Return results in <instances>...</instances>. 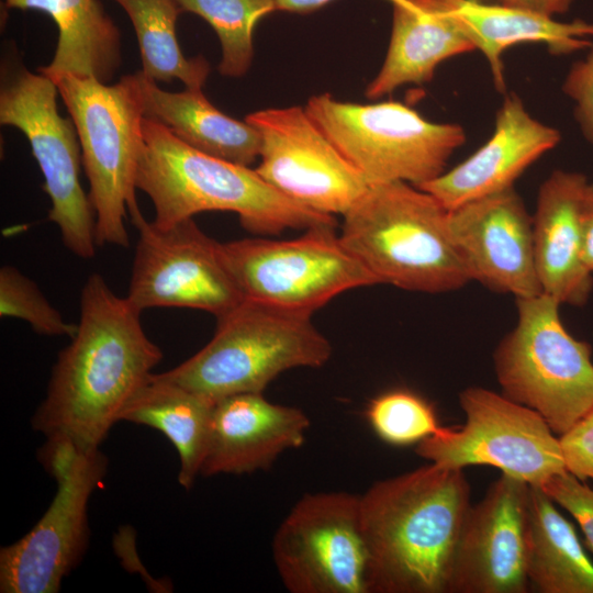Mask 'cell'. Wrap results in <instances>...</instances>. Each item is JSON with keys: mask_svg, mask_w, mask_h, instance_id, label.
<instances>
[{"mask_svg": "<svg viewBox=\"0 0 593 593\" xmlns=\"http://www.w3.org/2000/svg\"><path fill=\"white\" fill-rule=\"evenodd\" d=\"M141 313L100 273L87 278L77 331L59 351L46 395L31 419L47 443L78 451L100 449L123 407L163 359L143 329Z\"/></svg>", "mask_w": 593, "mask_h": 593, "instance_id": "cell-1", "label": "cell"}, {"mask_svg": "<svg viewBox=\"0 0 593 593\" xmlns=\"http://www.w3.org/2000/svg\"><path fill=\"white\" fill-rule=\"evenodd\" d=\"M470 506L463 469L429 462L374 482L360 495L370 593H448Z\"/></svg>", "mask_w": 593, "mask_h": 593, "instance_id": "cell-2", "label": "cell"}, {"mask_svg": "<svg viewBox=\"0 0 593 593\" xmlns=\"http://www.w3.org/2000/svg\"><path fill=\"white\" fill-rule=\"evenodd\" d=\"M142 126L135 187L152 200L156 226L205 211L234 212L243 227L257 234L336 225L334 215L287 198L249 166L197 150L153 120L144 118Z\"/></svg>", "mask_w": 593, "mask_h": 593, "instance_id": "cell-3", "label": "cell"}, {"mask_svg": "<svg viewBox=\"0 0 593 593\" xmlns=\"http://www.w3.org/2000/svg\"><path fill=\"white\" fill-rule=\"evenodd\" d=\"M449 211L404 181L377 182L343 214L339 238L378 280L441 293L471 281L449 231Z\"/></svg>", "mask_w": 593, "mask_h": 593, "instance_id": "cell-4", "label": "cell"}, {"mask_svg": "<svg viewBox=\"0 0 593 593\" xmlns=\"http://www.w3.org/2000/svg\"><path fill=\"white\" fill-rule=\"evenodd\" d=\"M311 315L244 299L216 318L214 335L203 348L157 374L214 401L262 393L287 370L320 368L329 360L332 345Z\"/></svg>", "mask_w": 593, "mask_h": 593, "instance_id": "cell-5", "label": "cell"}, {"mask_svg": "<svg viewBox=\"0 0 593 593\" xmlns=\"http://www.w3.org/2000/svg\"><path fill=\"white\" fill-rule=\"evenodd\" d=\"M55 83L78 133L97 246L127 247L125 217L137 203L135 176L143 146L136 75H124L113 85L77 76H64Z\"/></svg>", "mask_w": 593, "mask_h": 593, "instance_id": "cell-6", "label": "cell"}, {"mask_svg": "<svg viewBox=\"0 0 593 593\" xmlns=\"http://www.w3.org/2000/svg\"><path fill=\"white\" fill-rule=\"evenodd\" d=\"M560 305L545 293L516 299V325L493 354L503 394L536 411L557 436L593 405L592 348L566 329Z\"/></svg>", "mask_w": 593, "mask_h": 593, "instance_id": "cell-7", "label": "cell"}, {"mask_svg": "<svg viewBox=\"0 0 593 593\" xmlns=\"http://www.w3.org/2000/svg\"><path fill=\"white\" fill-rule=\"evenodd\" d=\"M304 108L369 184L430 181L466 142L461 125L427 121L396 101L358 104L325 92L311 97Z\"/></svg>", "mask_w": 593, "mask_h": 593, "instance_id": "cell-8", "label": "cell"}, {"mask_svg": "<svg viewBox=\"0 0 593 593\" xmlns=\"http://www.w3.org/2000/svg\"><path fill=\"white\" fill-rule=\"evenodd\" d=\"M56 83L26 69L12 49L1 61L0 123L19 128L27 138L44 176L52 206L48 220L57 225L65 247L90 259L96 254V214L80 184L81 146L72 119L57 109Z\"/></svg>", "mask_w": 593, "mask_h": 593, "instance_id": "cell-9", "label": "cell"}, {"mask_svg": "<svg viewBox=\"0 0 593 593\" xmlns=\"http://www.w3.org/2000/svg\"><path fill=\"white\" fill-rule=\"evenodd\" d=\"M335 226L310 227L288 240L221 243V254L245 299L312 314L344 291L379 283Z\"/></svg>", "mask_w": 593, "mask_h": 593, "instance_id": "cell-10", "label": "cell"}, {"mask_svg": "<svg viewBox=\"0 0 593 593\" xmlns=\"http://www.w3.org/2000/svg\"><path fill=\"white\" fill-rule=\"evenodd\" d=\"M38 459L57 482L37 524L0 549V592L56 593L81 561L89 540L88 503L108 469L100 449L78 451L46 443Z\"/></svg>", "mask_w": 593, "mask_h": 593, "instance_id": "cell-11", "label": "cell"}, {"mask_svg": "<svg viewBox=\"0 0 593 593\" xmlns=\"http://www.w3.org/2000/svg\"><path fill=\"white\" fill-rule=\"evenodd\" d=\"M466 422L439 427L416 446V454L445 468L490 466L503 474L541 486L568 472L557 436L534 410L481 387L459 394Z\"/></svg>", "mask_w": 593, "mask_h": 593, "instance_id": "cell-12", "label": "cell"}, {"mask_svg": "<svg viewBox=\"0 0 593 593\" xmlns=\"http://www.w3.org/2000/svg\"><path fill=\"white\" fill-rule=\"evenodd\" d=\"M272 558L291 593H370L360 495L304 494L277 528Z\"/></svg>", "mask_w": 593, "mask_h": 593, "instance_id": "cell-13", "label": "cell"}, {"mask_svg": "<svg viewBox=\"0 0 593 593\" xmlns=\"http://www.w3.org/2000/svg\"><path fill=\"white\" fill-rule=\"evenodd\" d=\"M127 212L138 239L125 298L136 310L188 307L217 318L245 299L224 262L221 243L192 217L161 228L145 220L137 203Z\"/></svg>", "mask_w": 593, "mask_h": 593, "instance_id": "cell-14", "label": "cell"}, {"mask_svg": "<svg viewBox=\"0 0 593 593\" xmlns=\"http://www.w3.org/2000/svg\"><path fill=\"white\" fill-rule=\"evenodd\" d=\"M260 135L258 175L287 198L320 213L345 214L369 183L305 108H271L246 119Z\"/></svg>", "mask_w": 593, "mask_h": 593, "instance_id": "cell-15", "label": "cell"}, {"mask_svg": "<svg viewBox=\"0 0 593 593\" xmlns=\"http://www.w3.org/2000/svg\"><path fill=\"white\" fill-rule=\"evenodd\" d=\"M530 485L503 474L470 506L448 593H526Z\"/></svg>", "mask_w": 593, "mask_h": 593, "instance_id": "cell-16", "label": "cell"}, {"mask_svg": "<svg viewBox=\"0 0 593 593\" xmlns=\"http://www.w3.org/2000/svg\"><path fill=\"white\" fill-rule=\"evenodd\" d=\"M448 224L471 280L516 299L542 293L533 219L514 187L449 211Z\"/></svg>", "mask_w": 593, "mask_h": 593, "instance_id": "cell-17", "label": "cell"}, {"mask_svg": "<svg viewBox=\"0 0 593 593\" xmlns=\"http://www.w3.org/2000/svg\"><path fill=\"white\" fill-rule=\"evenodd\" d=\"M560 139L558 130L533 118L519 97L510 93L497 111L489 141L458 166L417 188L451 211L512 188L524 170Z\"/></svg>", "mask_w": 593, "mask_h": 593, "instance_id": "cell-18", "label": "cell"}, {"mask_svg": "<svg viewBox=\"0 0 593 593\" xmlns=\"http://www.w3.org/2000/svg\"><path fill=\"white\" fill-rule=\"evenodd\" d=\"M309 416L271 403L262 393H239L216 401L201 475L250 474L268 470L278 457L305 441Z\"/></svg>", "mask_w": 593, "mask_h": 593, "instance_id": "cell-19", "label": "cell"}, {"mask_svg": "<svg viewBox=\"0 0 593 593\" xmlns=\"http://www.w3.org/2000/svg\"><path fill=\"white\" fill-rule=\"evenodd\" d=\"M589 181L555 170L541 183L533 217L534 255L542 293L560 304L584 305L593 277L582 260L581 210Z\"/></svg>", "mask_w": 593, "mask_h": 593, "instance_id": "cell-20", "label": "cell"}, {"mask_svg": "<svg viewBox=\"0 0 593 593\" xmlns=\"http://www.w3.org/2000/svg\"><path fill=\"white\" fill-rule=\"evenodd\" d=\"M392 29L384 61L365 90L381 98L401 86L430 81L439 64L475 51L454 14V0H389Z\"/></svg>", "mask_w": 593, "mask_h": 593, "instance_id": "cell-21", "label": "cell"}, {"mask_svg": "<svg viewBox=\"0 0 593 593\" xmlns=\"http://www.w3.org/2000/svg\"><path fill=\"white\" fill-rule=\"evenodd\" d=\"M135 75L145 119L164 125L180 141L204 154L243 166H250L259 157L258 131L248 122L215 108L202 88L169 92L141 70Z\"/></svg>", "mask_w": 593, "mask_h": 593, "instance_id": "cell-22", "label": "cell"}, {"mask_svg": "<svg viewBox=\"0 0 593 593\" xmlns=\"http://www.w3.org/2000/svg\"><path fill=\"white\" fill-rule=\"evenodd\" d=\"M4 4L43 12L56 24L53 59L37 69L54 82L77 76L109 83L120 68V31L99 0H4Z\"/></svg>", "mask_w": 593, "mask_h": 593, "instance_id": "cell-23", "label": "cell"}, {"mask_svg": "<svg viewBox=\"0 0 593 593\" xmlns=\"http://www.w3.org/2000/svg\"><path fill=\"white\" fill-rule=\"evenodd\" d=\"M454 14L468 37L489 63L500 92L505 90L503 53L521 43L545 44L550 53L563 55L589 48L593 23L559 22L553 16L505 4L454 0Z\"/></svg>", "mask_w": 593, "mask_h": 593, "instance_id": "cell-24", "label": "cell"}, {"mask_svg": "<svg viewBox=\"0 0 593 593\" xmlns=\"http://www.w3.org/2000/svg\"><path fill=\"white\" fill-rule=\"evenodd\" d=\"M216 401L152 373L119 415V422L161 432L180 461L178 482L190 490L201 473Z\"/></svg>", "mask_w": 593, "mask_h": 593, "instance_id": "cell-25", "label": "cell"}, {"mask_svg": "<svg viewBox=\"0 0 593 593\" xmlns=\"http://www.w3.org/2000/svg\"><path fill=\"white\" fill-rule=\"evenodd\" d=\"M527 577L541 593H593V563L573 524L535 485L529 496Z\"/></svg>", "mask_w": 593, "mask_h": 593, "instance_id": "cell-26", "label": "cell"}, {"mask_svg": "<svg viewBox=\"0 0 593 593\" xmlns=\"http://www.w3.org/2000/svg\"><path fill=\"white\" fill-rule=\"evenodd\" d=\"M128 15L139 46L142 72L154 81H182L200 89L210 74L205 58L186 57L176 36V22L183 12L177 0H113Z\"/></svg>", "mask_w": 593, "mask_h": 593, "instance_id": "cell-27", "label": "cell"}, {"mask_svg": "<svg viewBox=\"0 0 593 593\" xmlns=\"http://www.w3.org/2000/svg\"><path fill=\"white\" fill-rule=\"evenodd\" d=\"M183 12L204 19L222 47L219 71L226 77L244 76L253 61L254 29L276 11L275 0H177Z\"/></svg>", "mask_w": 593, "mask_h": 593, "instance_id": "cell-28", "label": "cell"}, {"mask_svg": "<svg viewBox=\"0 0 593 593\" xmlns=\"http://www.w3.org/2000/svg\"><path fill=\"white\" fill-rule=\"evenodd\" d=\"M366 417L382 441L398 447L417 445L440 427L434 406L405 389L388 391L372 399Z\"/></svg>", "mask_w": 593, "mask_h": 593, "instance_id": "cell-29", "label": "cell"}, {"mask_svg": "<svg viewBox=\"0 0 593 593\" xmlns=\"http://www.w3.org/2000/svg\"><path fill=\"white\" fill-rule=\"evenodd\" d=\"M0 315L21 318L41 335L71 338L77 331V324L66 322L33 280L9 265L0 269Z\"/></svg>", "mask_w": 593, "mask_h": 593, "instance_id": "cell-30", "label": "cell"}, {"mask_svg": "<svg viewBox=\"0 0 593 593\" xmlns=\"http://www.w3.org/2000/svg\"><path fill=\"white\" fill-rule=\"evenodd\" d=\"M539 488L577 521L593 552V489L569 472L552 477Z\"/></svg>", "mask_w": 593, "mask_h": 593, "instance_id": "cell-31", "label": "cell"}, {"mask_svg": "<svg viewBox=\"0 0 593 593\" xmlns=\"http://www.w3.org/2000/svg\"><path fill=\"white\" fill-rule=\"evenodd\" d=\"M589 54L570 68L562 91L574 103V118L583 136L593 144V41Z\"/></svg>", "mask_w": 593, "mask_h": 593, "instance_id": "cell-32", "label": "cell"}, {"mask_svg": "<svg viewBox=\"0 0 593 593\" xmlns=\"http://www.w3.org/2000/svg\"><path fill=\"white\" fill-rule=\"evenodd\" d=\"M559 440L567 471L581 481L593 480V405Z\"/></svg>", "mask_w": 593, "mask_h": 593, "instance_id": "cell-33", "label": "cell"}, {"mask_svg": "<svg viewBox=\"0 0 593 593\" xmlns=\"http://www.w3.org/2000/svg\"><path fill=\"white\" fill-rule=\"evenodd\" d=\"M581 254L585 267L593 273V182H589L582 203Z\"/></svg>", "mask_w": 593, "mask_h": 593, "instance_id": "cell-34", "label": "cell"}, {"mask_svg": "<svg viewBox=\"0 0 593 593\" xmlns=\"http://www.w3.org/2000/svg\"><path fill=\"white\" fill-rule=\"evenodd\" d=\"M572 2L573 0H501L502 4L526 9L548 16L566 13Z\"/></svg>", "mask_w": 593, "mask_h": 593, "instance_id": "cell-35", "label": "cell"}, {"mask_svg": "<svg viewBox=\"0 0 593 593\" xmlns=\"http://www.w3.org/2000/svg\"><path fill=\"white\" fill-rule=\"evenodd\" d=\"M334 0H275L276 11L309 14L327 5Z\"/></svg>", "mask_w": 593, "mask_h": 593, "instance_id": "cell-36", "label": "cell"}]
</instances>
